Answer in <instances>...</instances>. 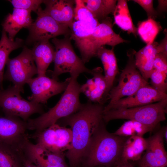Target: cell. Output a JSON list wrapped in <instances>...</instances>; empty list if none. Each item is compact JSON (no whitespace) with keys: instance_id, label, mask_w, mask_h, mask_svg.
Wrapping results in <instances>:
<instances>
[{"instance_id":"6da1fadb","label":"cell","mask_w":167,"mask_h":167,"mask_svg":"<svg viewBox=\"0 0 167 167\" xmlns=\"http://www.w3.org/2000/svg\"><path fill=\"white\" fill-rule=\"evenodd\" d=\"M104 106L103 104L88 101L82 104L75 113L58 120L69 126L72 131L71 147L65 153L70 167H79L81 164L93 137L105 122L103 118Z\"/></svg>"},{"instance_id":"7a4b0ae2","label":"cell","mask_w":167,"mask_h":167,"mask_svg":"<svg viewBox=\"0 0 167 167\" xmlns=\"http://www.w3.org/2000/svg\"><path fill=\"white\" fill-rule=\"evenodd\" d=\"M105 123L99 126L85 153L81 162L84 167H115L122 161L123 148L128 137L109 132Z\"/></svg>"},{"instance_id":"3957f363","label":"cell","mask_w":167,"mask_h":167,"mask_svg":"<svg viewBox=\"0 0 167 167\" xmlns=\"http://www.w3.org/2000/svg\"><path fill=\"white\" fill-rule=\"evenodd\" d=\"M78 77L71 76L67 88L54 107L38 117L28 120V129L35 131L32 135L39 133L59 119L75 113L79 109L82 104L79 98L81 91V85L77 80Z\"/></svg>"},{"instance_id":"277c9868","label":"cell","mask_w":167,"mask_h":167,"mask_svg":"<svg viewBox=\"0 0 167 167\" xmlns=\"http://www.w3.org/2000/svg\"><path fill=\"white\" fill-rule=\"evenodd\" d=\"M112 19L109 17L101 21L88 35L80 38H73L79 51L81 59L85 64L93 57H96L97 51L107 45L114 47L128 41L116 33L113 29Z\"/></svg>"},{"instance_id":"5b68a950","label":"cell","mask_w":167,"mask_h":167,"mask_svg":"<svg viewBox=\"0 0 167 167\" xmlns=\"http://www.w3.org/2000/svg\"><path fill=\"white\" fill-rule=\"evenodd\" d=\"M167 98L156 102L127 109H113L103 113L105 123L118 119L132 120L147 126L150 131L166 119Z\"/></svg>"},{"instance_id":"8992f818","label":"cell","mask_w":167,"mask_h":167,"mask_svg":"<svg viewBox=\"0 0 167 167\" xmlns=\"http://www.w3.org/2000/svg\"><path fill=\"white\" fill-rule=\"evenodd\" d=\"M70 35L64 36L63 38L56 37L52 40L55 48L53 62L54 68L51 73L52 78L58 80L61 74L69 73L71 76H79L85 72L91 74L92 70L87 68L81 58L75 54L71 43Z\"/></svg>"},{"instance_id":"52a82bcc","label":"cell","mask_w":167,"mask_h":167,"mask_svg":"<svg viewBox=\"0 0 167 167\" xmlns=\"http://www.w3.org/2000/svg\"><path fill=\"white\" fill-rule=\"evenodd\" d=\"M136 51L130 49L127 52L128 60L120 75L118 85L109 91L107 99L111 103L125 96H130L141 87L149 84L143 77L135 65Z\"/></svg>"},{"instance_id":"ba28073f","label":"cell","mask_w":167,"mask_h":167,"mask_svg":"<svg viewBox=\"0 0 167 167\" xmlns=\"http://www.w3.org/2000/svg\"><path fill=\"white\" fill-rule=\"evenodd\" d=\"M21 92L14 85L6 89L0 88V108L5 116L21 118L27 122L32 114L44 113L42 104L24 99L21 96Z\"/></svg>"},{"instance_id":"9c48e42d","label":"cell","mask_w":167,"mask_h":167,"mask_svg":"<svg viewBox=\"0 0 167 167\" xmlns=\"http://www.w3.org/2000/svg\"><path fill=\"white\" fill-rule=\"evenodd\" d=\"M6 65L7 69L3 80L11 82L14 86L23 93L24 84L37 74L31 49L24 46L21 53L15 58H9Z\"/></svg>"},{"instance_id":"30bf717a","label":"cell","mask_w":167,"mask_h":167,"mask_svg":"<svg viewBox=\"0 0 167 167\" xmlns=\"http://www.w3.org/2000/svg\"><path fill=\"white\" fill-rule=\"evenodd\" d=\"M36 14V19L28 28L29 34L25 41L26 44L49 41V39L60 35H71V30L68 26L57 22L41 6Z\"/></svg>"},{"instance_id":"8fae6325","label":"cell","mask_w":167,"mask_h":167,"mask_svg":"<svg viewBox=\"0 0 167 167\" xmlns=\"http://www.w3.org/2000/svg\"><path fill=\"white\" fill-rule=\"evenodd\" d=\"M28 136L36 139L38 147L54 153H64L69 148L72 140L70 130L57 123L36 135Z\"/></svg>"},{"instance_id":"7c38bea8","label":"cell","mask_w":167,"mask_h":167,"mask_svg":"<svg viewBox=\"0 0 167 167\" xmlns=\"http://www.w3.org/2000/svg\"><path fill=\"white\" fill-rule=\"evenodd\" d=\"M27 129V122L19 118L0 116V143L25 149L31 142Z\"/></svg>"},{"instance_id":"4fadbf2b","label":"cell","mask_w":167,"mask_h":167,"mask_svg":"<svg viewBox=\"0 0 167 167\" xmlns=\"http://www.w3.org/2000/svg\"><path fill=\"white\" fill-rule=\"evenodd\" d=\"M70 77L63 82H59L45 75L30 79L27 82L32 92L28 97L30 101L39 104H44L51 97L59 94L66 89Z\"/></svg>"},{"instance_id":"5bb4252c","label":"cell","mask_w":167,"mask_h":167,"mask_svg":"<svg viewBox=\"0 0 167 167\" xmlns=\"http://www.w3.org/2000/svg\"><path fill=\"white\" fill-rule=\"evenodd\" d=\"M166 98V93L157 91L149 84L141 87L130 96L108 103L104 106L103 113L111 109L142 106L159 102Z\"/></svg>"},{"instance_id":"9a60e30c","label":"cell","mask_w":167,"mask_h":167,"mask_svg":"<svg viewBox=\"0 0 167 167\" xmlns=\"http://www.w3.org/2000/svg\"><path fill=\"white\" fill-rule=\"evenodd\" d=\"M164 128L146 139V152L139 161V167H165L167 153L164 143Z\"/></svg>"},{"instance_id":"2e32d148","label":"cell","mask_w":167,"mask_h":167,"mask_svg":"<svg viewBox=\"0 0 167 167\" xmlns=\"http://www.w3.org/2000/svg\"><path fill=\"white\" fill-rule=\"evenodd\" d=\"M44 11L58 22L71 28L74 20L75 0H45Z\"/></svg>"},{"instance_id":"e0dca14e","label":"cell","mask_w":167,"mask_h":167,"mask_svg":"<svg viewBox=\"0 0 167 167\" xmlns=\"http://www.w3.org/2000/svg\"><path fill=\"white\" fill-rule=\"evenodd\" d=\"M31 11L14 8L12 13H9L2 24V29L9 38L14 40L18 32L23 28H28L33 22Z\"/></svg>"},{"instance_id":"ac0fdd59","label":"cell","mask_w":167,"mask_h":167,"mask_svg":"<svg viewBox=\"0 0 167 167\" xmlns=\"http://www.w3.org/2000/svg\"><path fill=\"white\" fill-rule=\"evenodd\" d=\"M96 57L101 60L103 64L106 83V88L102 100L103 103L107 100L109 93L113 87L115 77L119 72L118 68L114 47L109 49L105 46L101 47L97 51Z\"/></svg>"},{"instance_id":"d6986e66","label":"cell","mask_w":167,"mask_h":167,"mask_svg":"<svg viewBox=\"0 0 167 167\" xmlns=\"http://www.w3.org/2000/svg\"><path fill=\"white\" fill-rule=\"evenodd\" d=\"M156 42L146 45L135 54L136 66L143 79L147 82L153 70V65L156 54L159 53Z\"/></svg>"},{"instance_id":"ffe728a7","label":"cell","mask_w":167,"mask_h":167,"mask_svg":"<svg viewBox=\"0 0 167 167\" xmlns=\"http://www.w3.org/2000/svg\"><path fill=\"white\" fill-rule=\"evenodd\" d=\"M34 45L31 50L36 64L37 76L45 75L48 67L54 61L55 49L49 41L39 42Z\"/></svg>"},{"instance_id":"44dd1931","label":"cell","mask_w":167,"mask_h":167,"mask_svg":"<svg viewBox=\"0 0 167 167\" xmlns=\"http://www.w3.org/2000/svg\"><path fill=\"white\" fill-rule=\"evenodd\" d=\"M28 148L23 149L0 143V167H24Z\"/></svg>"},{"instance_id":"7402d4cb","label":"cell","mask_w":167,"mask_h":167,"mask_svg":"<svg viewBox=\"0 0 167 167\" xmlns=\"http://www.w3.org/2000/svg\"><path fill=\"white\" fill-rule=\"evenodd\" d=\"M31 160L40 167H70L66 164L65 153H57L44 150L34 144Z\"/></svg>"},{"instance_id":"603a6c76","label":"cell","mask_w":167,"mask_h":167,"mask_svg":"<svg viewBox=\"0 0 167 167\" xmlns=\"http://www.w3.org/2000/svg\"><path fill=\"white\" fill-rule=\"evenodd\" d=\"M127 2V1L125 0L117 1L113 14L114 22L121 29L128 34H133L136 37L137 28L133 23Z\"/></svg>"},{"instance_id":"cb8c5ba5","label":"cell","mask_w":167,"mask_h":167,"mask_svg":"<svg viewBox=\"0 0 167 167\" xmlns=\"http://www.w3.org/2000/svg\"><path fill=\"white\" fill-rule=\"evenodd\" d=\"M103 71L100 67L92 70L91 74L93 76L92 81L89 90L85 94L88 101L93 103L103 104L102 100L106 83Z\"/></svg>"},{"instance_id":"d4e9b609","label":"cell","mask_w":167,"mask_h":167,"mask_svg":"<svg viewBox=\"0 0 167 167\" xmlns=\"http://www.w3.org/2000/svg\"><path fill=\"white\" fill-rule=\"evenodd\" d=\"M24 41L19 38L15 40L10 39L2 29L0 40V88L3 89L4 70L10 53L14 50L24 46Z\"/></svg>"},{"instance_id":"484cf974","label":"cell","mask_w":167,"mask_h":167,"mask_svg":"<svg viewBox=\"0 0 167 167\" xmlns=\"http://www.w3.org/2000/svg\"><path fill=\"white\" fill-rule=\"evenodd\" d=\"M147 146V139L143 137L133 136L128 137L123 146L122 160L139 161Z\"/></svg>"},{"instance_id":"4316f807","label":"cell","mask_w":167,"mask_h":167,"mask_svg":"<svg viewBox=\"0 0 167 167\" xmlns=\"http://www.w3.org/2000/svg\"><path fill=\"white\" fill-rule=\"evenodd\" d=\"M85 5L100 23L113 14L117 3L116 0H82Z\"/></svg>"},{"instance_id":"83f0119b","label":"cell","mask_w":167,"mask_h":167,"mask_svg":"<svg viewBox=\"0 0 167 167\" xmlns=\"http://www.w3.org/2000/svg\"><path fill=\"white\" fill-rule=\"evenodd\" d=\"M162 28L158 22L151 18H148L138 24L137 34L146 45H148L154 42L155 38Z\"/></svg>"},{"instance_id":"f1b7e54d","label":"cell","mask_w":167,"mask_h":167,"mask_svg":"<svg viewBox=\"0 0 167 167\" xmlns=\"http://www.w3.org/2000/svg\"><path fill=\"white\" fill-rule=\"evenodd\" d=\"M150 131V129L146 125L137 121L129 120L124 122L113 133L124 137L133 136L143 137Z\"/></svg>"},{"instance_id":"f546056e","label":"cell","mask_w":167,"mask_h":167,"mask_svg":"<svg viewBox=\"0 0 167 167\" xmlns=\"http://www.w3.org/2000/svg\"><path fill=\"white\" fill-rule=\"evenodd\" d=\"M75 2L74 20L88 24L94 28L100 24L94 18L82 0H75Z\"/></svg>"},{"instance_id":"4dcf8cb0","label":"cell","mask_w":167,"mask_h":167,"mask_svg":"<svg viewBox=\"0 0 167 167\" xmlns=\"http://www.w3.org/2000/svg\"><path fill=\"white\" fill-rule=\"evenodd\" d=\"M167 75L153 69L149 78L150 79L151 86L158 91L166 93Z\"/></svg>"},{"instance_id":"1f68e13d","label":"cell","mask_w":167,"mask_h":167,"mask_svg":"<svg viewBox=\"0 0 167 167\" xmlns=\"http://www.w3.org/2000/svg\"><path fill=\"white\" fill-rule=\"evenodd\" d=\"M95 28L92 26L82 22L74 20L70 28L71 39L80 38L91 33Z\"/></svg>"},{"instance_id":"d6a6232c","label":"cell","mask_w":167,"mask_h":167,"mask_svg":"<svg viewBox=\"0 0 167 167\" xmlns=\"http://www.w3.org/2000/svg\"><path fill=\"white\" fill-rule=\"evenodd\" d=\"M14 8L33 11L36 13L43 3V0H10L8 1Z\"/></svg>"},{"instance_id":"836d02e7","label":"cell","mask_w":167,"mask_h":167,"mask_svg":"<svg viewBox=\"0 0 167 167\" xmlns=\"http://www.w3.org/2000/svg\"><path fill=\"white\" fill-rule=\"evenodd\" d=\"M134 2L141 6L146 12L148 19H154L158 15L156 10L153 7L152 0H134Z\"/></svg>"},{"instance_id":"e575fe53","label":"cell","mask_w":167,"mask_h":167,"mask_svg":"<svg viewBox=\"0 0 167 167\" xmlns=\"http://www.w3.org/2000/svg\"><path fill=\"white\" fill-rule=\"evenodd\" d=\"M153 67L154 69L167 74V55L158 53L154 60Z\"/></svg>"},{"instance_id":"d590c367","label":"cell","mask_w":167,"mask_h":167,"mask_svg":"<svg viewBox=\"0 0 167 167\" xmlns=\"http://www.w3.org/2000/svg\"><path fill=\"white\" fill-rule=\"evenodd\" d=\"M164 33L165 34L164 38L161 40L158 45V49L159 53H162L167 55V32L165 29Z\"/></svg>"},{"instance_id":"8d00e7d4","label":"cell","mask_w":167,"mask_h":167,"mask_svg":"<svg viewBox=\"0 0 167 167\" xmlns=\"http://www.w3.org/2000/svg\"><path fill=\"white\" fill-rule=\"evenodd\" d=\"M158 5L156 11L158 14H161L167 11V1L165 0H159Z\"/></svg>"},{"instance_id":"74e56055","label":"cell","mask_w":167,"mask_h":167,"mask_svg":"<svg viewBox=\"0 0 167 167\" xmlns=\"http://www.w3.org/2000/svg\"><path fill=\"white\" fill-rule=\"evenodd\" d=\"M115 167H135L131 165L128 161H121Z\"/></svg>"},{"instance_id":"f35d334b","label":"cell","mask_w":167,"mask_h":167,"mask_svg":"<svg viewBox=\"0 0 167 167\" xmlns=\"http://www.w3.org/2000/svg\"><path fill=\"white\" fill-rule=\"evenodd\" d=\"M24 165V167H40L28 159L25 160Z\"/></svg>"},{"instance_id":"ab89813d","label":"cell","mask_w":167,"mask_h":167,"mask_svg":"<svg viewBox=\"0 0 167 167\" xmlns=\"http://www.w3.org/2000/svg\"></svg>"}]
</instances>
